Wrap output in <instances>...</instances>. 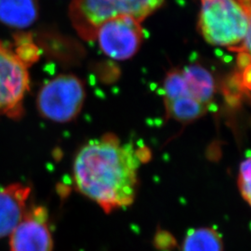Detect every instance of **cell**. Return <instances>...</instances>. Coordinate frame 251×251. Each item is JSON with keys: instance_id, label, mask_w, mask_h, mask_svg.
I'll return each instance as SVG.
<instances>
[{"instance_id": "1", "label": "cell", "mask_w": 251, "mask_h": 251, "mask_svg": "<svg viewBox=\"0 0 251 251\" xmlns=\"http://www.w3.org/2000/svg\"><path fill=\"white\" fill-rule=\"evenodd\" d=\"M143 154L114 135L90 141L77 152L73 167L76 189L106 213L132 205Z\"/></svg>"}, {"instance_id": "2", "label": "cell", "mask_w": 251, "mask_h": 251, "mask_svg": "<svg viewBox=\"0 0 251 251\" xmlns=\"http://www.w3.org/2000/svg\"><path fill=\"white\" fill-rule=\"evenodd\" d=\"M250 12V5L243 0H201V34L212 45L244 44L251 36Z\"/></svg>"}, {"instance_id": "3", "label": "cell", "mask_w": 251, "mask_h": 251, "mask_svg": "<svg viewBox=\"0 0 251 251\" xmlns=\"http://www.w3.org/2000/svg\"><path fill=\"white\" fill-rule=\"evenodd\" d=\"M164 0H73L70 18L73 26L85 40L95 39L104 22L118 16L144 21L161 7Z\"/></svg>"}, {"instance_id": "4", "label": "cell", "mask_w": 251, "mask_h": 251, "mask_svg": "<svg viewBox=\"0 0 251 251\" xmlns=\"http://www.w3.org/2000/svg\"><path fill=\"white\" fill-rule=\"evenodd\" d=\"M84 100L85 89L82 82L72 75H62L40 90L36 105L42 117L64 123L79 114Z\"/></svg>"}, {"instance_id": "5", "label": "cell", "mask_w": 251, "mask_h": 251, "mask_svg": "<svg viewBox=\"0 0 251 251\" xmlns=\"http://www.w3.org/2000/svg\"><path fill=\"white\" fill-rule=\"evenodd\" d=\"M28 88L26 64L0 42V115L21 117L23 100Z\"/></svg>"}, {"instance_id": "6", "label": "cell", "mask_w": 251, "mask_h": 251, "mask_svg": "<svg viewBox=\"0 0 251 251\" xmlns=\"http://www.w3.org/2000/svg\"><path fill=\"white\" fill-rule=\"evenodd\" d=\"M143 37L141 22L129 16L108 20L98 28L95 35L101 50L115 60H126L134 56Z\"/></svg>"}, {"instance_id": "7", "label": "cell", "mask_w": 251, "mask_h": 251, "mask_svg": "<svg viewBox=\"0 0 251 251\" xmlns=\"http://www.w3.org/2000/svg\"><path fill=\"white\" fill-rule=\"evenodd\" d=\"M10 251H52L53 239L45 206H33L9 234Z\"/></svg>"}, {"instance_id": "8", "label": "cell", "mask_w": 251, "mask_h": 251, "mask_svg": "<svg viewBox=\"0 0 251 251\" xmlns=\"http://www.w3.org/2000/svg\"><path fill=\"white\" fill-rule=\"evenodd\" d=\"M30 186L11 183L0 190V239L9 236L27 210Z\"/></svg>"}, {"instance_id": "9", "label": "cell", "mask_w": 251, "mask_h": 251, "mask_svg": "<svg viewBox=\"0 0 251 251\" xmlns=\"http://www.w3.org/2000/svg\"><path fill=\"white\" fill-rule=\"evenodd\" d=\"M37 0H0V22L12 28H26L36 22Z\"/></svg>"}, {"instance_id": "10", "label": "cell", "mask_w": 251, "mask_h": 251, "mask_svg": "<svg viewBox=\"0 0 251 251\" xmlns=\"http://www.w3.org/2000/svg\"><path fill=\"white\" fill-rule=\"evenodd\" d=\"M191 96L207 106L213 100L215 83L212 75L201 65L192 64L181 69Z\"/></svg>"}, {"instance_id": "11", "label": "cell", "mask_w": 251, "mask_h": 251, "mask_svg": "<svg viewBox=\"0 0 251 251\" xmlns=\"http://www.w3.org/2000/svg\"><path fill=\"white\" fill-rule=\"evenodd\" d=\"M182 251H224V242L212 228L191 229L185 235Z\"/></svg>"}, {"instance_id": "12", "label": "cell", "mask_w": 251, "mask_h": 251, "mask_svg": "<svg viewBox=\"0 0 251 251\" xmlns=\"http://www.w3.org/2000/svg\"><path fill=\"white\" fill-rule=\"evenodd\" d=\"M169 117L180 122H190L202 117L206 112L207 106L191 97H179L165 100Z\"/></svg>"}, {"instance_id": "13", "label": "cell", "mask_w": 251, "mask_h": 251, "mask_svg": "<svg viewBox=\"0 0 251 251\" xmlns=\"http://www.w3.org/2000/svg\"><path fill=\"white\" fill-rule=\"evenodd\" d=\"M251 158L247 157L242 161L240 168H239V174H238V189L242 196L243 199L251 205Z\"/></svg>"}]
</instances>
